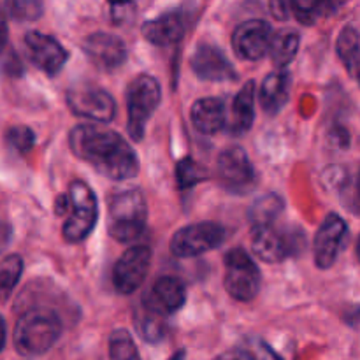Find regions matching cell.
I'll return each instance as SVG.
<instances>
[{"instance_id":"6","label":"cell","mask_w":360,"mask_h":360,"mask_svg":"<svg viewBox=\"0 0 360 360\" xmlns=\"http://www.w3.org/2000/svg\"><path fill=\"white\" fill-rule=\"evenodd\" d=\"M224 285L232 299L239 302H250L259 295L262 276L252 257L243 248H232L224 259Z\"/></svg>"},{"instance_id":"33","label":"cell","mask_w":360,"mask_h":360,"mask_svg":"<svg viewBox=\"0 0 360 360\" xmlns=\"http://www.w3.org/2000/svg\"><path fill=\"white\" fill-rule=\"evenodd\" d=\"M290 4L292 0H269L271 13H273V16L276 18V20H287L292 13Z\"/></svg>"},{"instance_id":"31","label":"cell","mask_w":360,"mask_h":360,"mask_svg":"<svg viewBox=\"0 0 360 360\" xmlns=\"http://www.w3.org/2000/svg\"><path fill=\"white\" fill-rule=\"evenodd\" d=\"M290 9L302 25H315V21L323 16L320 0H292Z\"/></svg>"},{"instance_id":"13","label":"cell","mask_w":360,"mask_h":360,"mask_svg":"<svg viewBox=\"0 0 360 360\" xmlns=\"http://www.w3.org/2000/svg\"><path fill=\"white\" fill-rule=\"evenodd\" d=\"M273 28L264 20H248L239 25L232 34V48L243 60L255 62L269 53Z\"/></svg>"},{"instance_id":"7","label":"cell","mask_w":360,"mask_h":360,"mask_svg":"<svg viewBox=\"0 0 360 360\" xmlns=\"http://www.w3.org/2000/svg\"><path fill=\"white\" fill-rule=\"evenodd\" d=\"M225 241V229L217 221H199L179 229L171 239V252L178 259H193L213 252Z\"/></svg>"},{"instance_id":"16","label":"cell","mask_w":360,"mask_h":360,"mask_svg":"<svg viewBox=\"0 0 360 360\" xmlns=\"http://www.w3.org/2000/svg\"><path fill=\"white\" fill-rule=\"evenodd\" d=\"M250 243H252L253 253L267 264L283 262L292 253L290 241L283 232L274 227V224L252 225Z\"/></svg>"},{"instance_id":"30","label":"cell","mask_w":360,"mask_h":360,"mask_svg":"<svg viewBox=\"0 0 360 360\" xmlns=\"http://www.w3.org/2000/svg\"><path fill=\"white\" fill-rule=\"evenodd\" d=\"M241 354L246 360H283L260 338H246L241 343Z\"/></svg>"},{"instance_id":"5","label":"cell","mask_w":360,"mask_h":360,"mask_svg":"<svg viewBox=\"0 0 360 360\" xmlns=\"http://www.w3.org/2000/svg\"><path fill=\"white\" fill-rule=\"evenodd\" d=\"M70 214L62 227L67 243H81L91 234L98 218L97 197L94 190L81 179H74L69 185Z\"/></svg>"},{"instance_id":"32","label":"cell","mask_w":360,"mask_h":360,"mask_svg":"<svg viewBox=\"0 0 360 360\" xmlns=\"http://www.w3.org/2000/svg\"><path fill=\"white\" fill-rule=\"evenodd\" d=\"M6 139L7 143H9V146L14 148L16 151H20V153H28V151L34 148L35 143L34 132L25 125H18L7 130Z\"/></svg>"},{"instance_id":"15","label":"cell","mask_w":360,"mask_h":360,"mask_svg":"<svg viewBox=\"0 0 360 360\" xmlns=\"http://www.w3.org/2000/svg\"><path fill=\"white\" fill-rule=\"evenodd\" d=\"M190 63H192V70L195 72V76L202 81L221 83V81L238 79V72L229 62L227 56L224 55V51L210 42H200L197 46Z\"/></svg>"},{"instance_id":"35","label":"cell","mask_w":360,"mask_h":360,"mask_svg":"<svg viewBox=\"0 0 360 360\" xmlns=\"http://www.w3.org/2000/svg\"><path fill=\"white\" fill-rule=\"evenodd\" d=\"M11 241V227L4 220H0V253L7 248Z\"/></svg>"},{"instance_id":"10","label":"cell","mask_w":360,"mask_h":360,"mask_svg":"<svg viewBox=\"0 0 360 360\" xmlns=\"http://www.w3.org/2000/svg\"><path fill=\"white\" fill-rule=\"evenodd\" d=\"M151 250L146 245H137L125 250L112 267V285L122 295H132L139 290L150 271Z\"/></svg>"},{"instance_id":"9","label":"cell","mask_w":360,"mask_h":360,"mask_svg":"<svg viewBox=\"0 0 360 360\" xmlns=\"http://www.w3.org/2000/svg\"><path fill=\"white\" fill-rule=\"evenodd\" d=\"M217 171L225 190L238 195L252 192L257 183L252 160L239 146H231L221 151L217 162Z\"/></svg>"},{"instance_id":"23","label":"cell","mask_w":360,"mask_h":360,"mask_svg":"<svg viewBox=\"0 0 360 360\" xmlns=\"http://www.w3.org/2000/svg\"><path fill=\"white\" fill-rule=\"evenodd\" d=\"M299 44H301V35L292 28H283L278 34H274L269 48V55L274 65L278 69L287 67L297 55Z\"/></svg>"},{"instance_id":"14","label":"cell","mask_w":360,"mask_h":360,"mask_svg":"<svg viewBox=\"0 0 360 360\" xmlns=\"http://www.w3.org/2000/svg\"><path fill=\"white\" fill-rule=\"evenodd\" d=\"M25 48L32 63L48 76L58 74L69 60L67 49L55 37L41 34V32H28L25 35Z\"/></svg>"},{"instance_id":"41","label":"cell","mask_w":360,"mask_h":360,"mask_svg":"<svg viewBox=\"0 0 360 360\" xmlns=\"http://www.w3.org/2000/svg\"><path fill=\"white\" fill-rule=\"evenodd\" d=\"M357 259L360 262V236H359V241H357Z\"/></svg>"},{"instance_id":"22","label":"cell","mask_w":360,"mask_h":360,"mask_svg":"<svg viewBox=\"0 0 360 360\" xmlns=\"http://www.w3.org/2000/svg\"><path fill=\"white\" fill-rule=\"evenodd\" d=\"M336 51L345 69L360 86V32L354 27H345L338 35Z\"/></svg>"},{"instance_id":"28","label":"cell","mask_w":360,"mask_h":360,"mask_svg":"<svg viewBox=\"0 0 360 360\" xmlns=\"http://www.w3.org/2000/svg\"><path fill=\"white\" fill-rule=\"evenodd\" d=\"M6 11L16 21H35L44 13L42 0H6Z\"/></svg>"},{"instance_id":"1","label":"cell","mask_w":360,"mask_h":360,"mask_svg":"<svg viewBox=\"0 0 360 360\" xmlns=\"http://www.w3.org/2000/svg\"><path fill=\"white\" fill-rule=\"evenodd\" d=\"M69 148L79 160L112 181L132 179L139 172V160L130 144L115 130L95 123H83L70 130Z\"/></svg>"},{"instance_id":"27","label":"cell","mask_w":360,"mask_h":360,"mask_svg":"<svg viewBox=\"0 0 360 360\" xmlns=\"http://www.w3.org/2000/svg\"><path fill=\"white\" fill-rule=\"evenodd\" d=\"M23 273V260L20 255H9L0 262V299L6 301L14 290Z\"/></svg>"},{"instance_id":"3","label":"cell","mask_w":360,"mask_h":360,"mask_svg":"<svg viewBox=\"0 0 360 360\" xmlns=\"http://www.w3.org/2000/svg\"><path fill=\"white\" fill-rule=\"evenodd\" d=\"M148 204L137 188L123 190L109 199L108 231L118 243H132L146 229Z\"/></svg>"},{"instance_id":"8","label":"cell","mask_w":360,"mask_h":360,"mask_svg":"<svg viewBox=\"0 0 360 360\" xmlns=\"http://www.w3.org/2000/svg\"><path fill=\"white\" fill-rule=\"evenodd\" d=\"M65 101L74 115L95 123H109L116 116L115 98L104 88L77 84L67 91Z\"/></svg>"},{"instance_id":"34","label":"cell","mask_w":360,"mask_h":360,"mask_svg":"<svg viewBox=\"0 0 360 360\" xmlns=\"http://www.w3.org/2000/svg\"><path fill=\"white\" fill-rule=\"evenodd\" d=\"M343 4H345V0H320V6H322V9H323V16L338 13Z\"/></svg>"},{"instance_id":"25","label":"cell","mask_w":360,"mask_h":360,"mask_svg":"<svg viewBox=\"0 0 360 360\" xmlns=\"http://www.w3.org/2000/svg\"><path fill=\"white\" fill-rule=\"evenodd\" d=\"M136 327L137 333L141 334V338L144 341H148V343H158L165 334L164 315H160V313L153 311V309L143 304V309H141V313L136 319Z\"/></svg>"},{"instance_id":"24","label":"cell","mask_w":360,"mask_h":360,"mask_svg":"<svg viewBox=\"0 0 360 360\" xmlns=\"http://www.w3.org/2000/svg\"><path fill=\"white\" fill-rule=\"evenodd\" d=\"M283 211V199L276 193H267L253 202L250 207V224L252 225H269L276 221Z\"/></svg>"},{"instance_id":"26","label":"cell","mask_w":360,"mask_h":360,"mask_svg":"<svg viewBox=\"0 0 360 360\" xmlns=\"http://www.w3.org/2000/svg\"><path fill=\"white\" fill-rule=\"evenodd\" d=\"M109 360H141L129 330L116 329L109 336Z\"/></svg>"},{"instance_id":"42","label":"cell","mask_w":360,"mask_h":360,"mask_svg":"<svg viewBox=\"0 0 360 360\" xmlns=\"http://www.w3.org/2000/svg\"><path fill=\"white\" fill-rule=\"evenodd\" d=\"M357 190H359V195H360V174H359V179H357Z\"/></svg>"},{"instance_id":"12","label":"cell","mask_w":360,"mask_h":360,"mask_svg":"<svg viewBox=\"0 0 360 360\" xmlns=\"http://www.w3.org/2000/svg\"><path fill=\"white\" fill-rule=\"evenodd\" d=\"M83 53L90 60L91 65L98 70L111 72L116 70L127 60V46L118 35L108 32H95L90 34L81 44Z\"/></svg>"},{"instance_id":"40","label":"cell","mask_w":360,"mask_h":360,"mask_svg":"<svg viewBox=\"0 0 360 360\" xmlns=\"http://www.w3.org/2000/svg\"><path fill=\"white\" fill-rule=\"evenodd\" d=\"M169 360H186V352L185 350H179V352H176L174 355H172L171 359Z\"/></svg>"},{"instance_id":"2","label":"cell","mask_w":360,"mask_h":360,"mask_svg":"<svg viewBox=\"0 0 360 360\" xmlns=\"http://www.w3.org/2000/svg\"><path fill=\"white\" fill-rule=\"evenodd\" d=\"M62 322L49 309H30L20 316L14 327V347L21 355L37 357L58 341Z\"/></svg>"},{"instance_id":"11","label":"cell","mask_w":360,"mask_h":360,"mask_svg":"<svg viewBox=\"0 0 360 360\" xmlns=\"http://www.w3.org/2000/svg\"><path fill=\"white\" fill-rule=\"evenodd\" d=\"M347 236V221L336 213L327 214V218L316 231L315 241H313V257H315V264L319 269H329L334 266Z\"/></svg>"},{"instance_id":"4","label":"cell","mask_w":360,"mask_h":360,"mask_svg":"<svg viewBox=\"0 0 360 360\" xmlns=\"http://www.w3.org/2000/svg\"><path fill=\"white\" fill-rule=\"evenodd\" d=\"M160 101L162 88L153 76L141 74L130 81L127 88V129L134 141L143 139L148 122L157 111Z\"/></svg>"},{"instance_id":"39","label":"cell","mask_w":360,"mask_h":360,"mask_svg":"<svg viewBox=\"0 0 360 360\" xmlns=\"http://www.w3.org/2000/svg\"><path fill=\"white\" fill-rule=\"evenodd\" d=\"M214 360H241V359H239V355H234V354H224Z\"/></svg>"},{"instance_id":"17","label":"cell","mask_w":360,"mask_h":360,"mask_svg":"<svg viewBox=\"0 0 360 360\" xmlns=\"http://www.w3.org/2000/svg\"><path fill=\"white\" fill-rule=\"evenodd\" d=\"M185 285L174 276H162L155 281L143 304L151 308L153 311L160 313V315L167 316L179 311L185 306Z\"/></svg>"},{"instance_id":"38","label":"cell","mask_w":360,"mask_h":360,"mask_svg":"<svg viewBox=\"0 0 360 360\" xmlns=\"http://www.w3.org/2000/svg\"><path fill=\"white\" fill-rule=\"evenodd\" d=\"M4 345H6V322L0 316V352L4 350Z\"/></svg>"},{"instance_id":"37","label":"cell","mask_w":360,"mask_h":360,"mask_svg":"<svg viewBox=\"0 0 360 360\" xmlns=\"http://www.w3.org/2000/svg\"><path fill=\"white\" fill-rule=\"evenodd\" d=\"M7 37H9V30H7V21H6V16H4L2 11H0V53L6 49Z\"/></svg>"},{"instance_id":"21","label":"cell","mask_w":360,"mask_h":360,"mask_svg":"<svg viewBox=\"0 0 360 360\" xmlns=\"http://www.w3.org/2000/svg\"><path fill=\"white\" fill-rule=\"evenodd\" d=\"M253 120H255V81H248L243 84L232 102L229 129L234 136H243L252 129Z\"/></svg>"},{"instance_id":"36","label":"cell","mask_w":360,"mask_h":360,"mask_svg":"<svg viewBox=\"0 0 360 360\" xmlns=\"http://www.w3.org/2000/svg\"><path fill=\"white\" fill-rule=\"evenodd\" d=\"M55 207H56L55 213L60 214V217H62V214H65V213H69V210H70L69 193H65V195H60L58 199H56Z\"/></svg>"},{"instance_id":"19","label":"cell","mask_w":360,"mask_h":360,"mask_svg":"<svg viewBox=\"0 0 360 360\" xmlns=\"http://www.w3.org/2000/svg\"><path fill=\"white\" fill-rule=\"evenodd\" d=\"M190 118H192V125L195 127L197 132L204 134V136H214L224 129L225 120H227L224 101L217 97L199 98L192 105Z\"/></svg>"},{"instance_id":"29","label":"cell","mask_w":360,"mask_h":360,"mask_svg":"<svg viewBox=\"0 0 360 360\" xmlns=\"http://www.w3.org/2000/svg\"><path fill=\"white\" fill-rule=\"evenodd\" d=\"M176 179H178L179 190H190L197 185V183L204 181L206 174L202 172L200 165L197 164L193 158L185 157L183 160L178 162L176 165Z\"/></svg>"},{"instance_id":"20","label":"cell","mask_w":360,"mask_h":360,"mask_svg":"<svg viewBox=\"0 0 360 360\" xmlns=\"http://www.w3.org/2000/svg\"><path fill=\"white\" fill-rule=\"evenodd\" d=\"M290 74L285 70H274V72L267 74L262 81V88H260V105L269 115H276L281 111L285 104L290 97Z\"/></svg>"},{"instance_id":"18","label":"cell","mask_w":360,"mask_h":360,"mask_svg":"<svg viewBox=\"0 0 360 360\" xmlns=\"http://www.w3.org/2000/svg\"><path fill=\"white\" fill-rule=\"evenodd\" d=\"M143 37L155 46H172L181 41L185 34V16L179 9L160 14L155 20L144 21Z\"/></svg>"}]
</instances>
